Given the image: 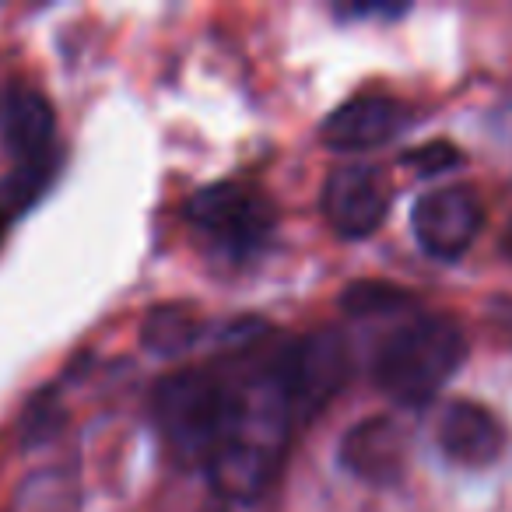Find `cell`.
<instances>
[{
	"mask_svg": "<svg viewBox=\"0 0 512 512\" xmlns=\"http://www.w3.org/2000/svg\"><path fill=\"white\" fill-rule=\"evenodd\" d=\"M235 418V372L232 365L183 369L155 386V421L165 446L183 467L214 460Z\"/></svg>",
	"mask_w": 512,
	"mask_h": 512,
	"instance_id": "obj_1",
	"label": "cell"
},
{
	"mask_svg": "<svg viewBox=\"0 0 512 512\" xmlns=\"http://www.w3.org/2000/svg\"><path fill=\"white\" fill-rule=\"evenodd\" d=\"M467 362L460 323L439 313L414 316L376 351V386L404 407H421Z\"/></svg>",
	"mask_w": 512,
	"mask_h": 512,
	"instance_id": "obj_2",
	"label": "cell"
},
{
	"mask_svg": "<svg viewBox=\"0 0 512 512\" xmlns=\"http://www.w3.org/2000/svg\"><path fill=\"white\" fill-rule=\"evenodd\" d=\"M186 225L211 253L228 264H242L271 242L278 211L249 183H211L186 200Z\"/></svg>",
	"mask_w": 512,
	"mask_h": 512,
	"instance_id": "obj_3",
	"label": "cell"
},
{
	"mask_svg": "<svg viewBox=\"0 0 512 512\" xmlns=\"http://www.w3.org/2000/svg\"><path fill=\"white\" fill-rule=\"evenodd\" d=\"M281 386L292 400L295 421L306 425L334 400L348 379V348L334 330H316L274 351Z\"/></svg>",
	"mask_w": 512,
	"mask_h": 512,
	"instance_id": "obj_4",
	"label": "cell"
},
{
	"mask_svg": "<svg viewBox=\"0 0 512 512\" xmlns=\"http://www.w3.org/2000/svg\"><path fill=\"white\" fill-rule=\"evenodd\" d=\"M484 225V207L470 186H442L418 197L411 211V232L435 260H456L474 246Z\"/></svg>",
	"mask_w": 512,
	"mask_h": 512,
	"instance_id": "obj_5",
	"label": "cell"
},
{
	"mask_svg": "<svg viewBox=\"0 0 512 512\" xmlns=\"http://www.w3.org/2000/svg\"><path fill=\"white\" fill-rule=\"evenodd\" d=\"M390 183L376 165H341L323 186V211L341 239H365L386 218Z\"/></svg>",
	"mask_w": 512,
	"mask_h": 512,
	"instance_id": "obj_6",
	"label": "cell"
},
{
	"mask_svg": "<svg viewBox=\"0 0 512 512\" xmlns=\"http://www.w3.org/2000/svg\"><path fill=\"white\" fill-rule=\"evenodd\" d=\"M407 127V109L393 95L362 92L334 109L323 120L320 137L334 151H369L393 141Z\"/></svg>",
	"mask_w": 512,
	"mask_h": 512,
	"instance_id": "obj_7",
	"label": "cell"
},
{
	"mask_svg": "<svg viewBox=\"0 0 512 512\" xmlns=\"http://www.w3.org/2000/svg\"><path fill=\"white\" fill-rule=\"evenodd\" d=\"M407 432L390 418H365L351 425L341 439L344 470L365 484H397L407 470Z\"/></svg>",
	"mask_w": 512,
	"mask_h": 512,
	"instance_id": "obj_8",
	"label": "cell"
},
{
	"mask_svg": "<svg viewBox=\"0 0 512 512\" xmlns=\"http://www.w3.org/2000/svg\"><path fill=\"white\" fill-rule=\"evenodd\" d=\"M435 442H439L442 456L460 463V467H488L502 456L505 428L477 400H453L442 407Z\"/></svg>",
	"mask_w": 512,
	"mask_h": 512,
	"instance_id": "obj_9",
	"label": "cell"
},
{
	"mask_svg": "<svg viewBox=\"0 0 512 512\" xmlns=\"http://www.w3.org/2000/svg\"><path fill=\"white\" fill-rule=\"evenodd\" d=\"M57 134V113H53L50 99L36 88H11L4 99V141L25 162H39L46 158Z\"/></svg>",
	"mask_w": 512,
	"mask_h": 512,
	"instance_id": "obj_10",
	"label": "cell"
},
{
	"mask_svg": "<svg viewBox=\"0 0 512 512\" xmlns=\"http://www.w3.org/2000/svg\"><path fill=\"white\" fill-rule=\"evenodd\" d=\"M204 320L190 306H155L141 323V344L155 358H179L197 348Z\"/></svg>",
	"mask_w": 512,
	"mask_h": 512,
	"instance_id": "obj_11",
	"label": "cell"
},
{
	"mask_svg": "<svg viewBox=\"0 0 512 512\" xmlns=\"http://www.w3.org/2000/svg\"><path fill=\"white\" fill-rule=\"evenodd\" d=\"M53 162L39 158V162H22L11 176L0 179V218L8 221L11 214H22L39 200V193L50 186Z\"/></svg>",
	"mask_w": 512,
	"mask_h": 512,
	"instance_id": "obj_12",
	"label": "cell"
},
{
	"mask_svg": "<svg viewBox=\"0 0 512 512\" xmlns=\"http://www.w3.org/2000/svg\"><path fill=\"white\" fill-rule=\"evenodd\" d=\"M407 302H411V295L393 285H383V281H358L341 295V309L351 316H383L407 306Z\"/></svg>",
	"mask_w": 512,
	"mask_h": 512,
	"instance_id": "obj_13",
	"label": "cell"
},
{
	"mask_svg": "<svg viewBox=\"0 0 512 512\" xmlns=\"http://www.w3.org/2000/svg\"><path fill=\"white\" fill-rule=\"evenodd\" d=\"M460 162V151L449 141H428L425 148H414L404 155V165H411L418 176H435V172H446Z\"/></svg>",
	"mask_w": 512,
	"mask_h": 512,
	"instance_id": "obj_14",
	"label": "cell"
},
{
	"mask_svg": "<svg viewBox=\"0 0 512 512\" xmlns=\"http://www.w3.org/2000/svg\"><path fill=\"white\" fill-rule=\"evenodd\" d=\"M505 249H509V256H512V225H509V232H505Z\"/></svg>",
	"mask_w": 512,
	"mask_h": 512,
	"instance_id": "obj_15",
	"label": "cell"
},
{
	"mask_svg": "<svg viewBox=\"0 0 512 512\" xmlns=\"http://www.w3.org/2000/svg\"><path fill=\"white\" fill-rule=\"evenodd\" d=\"M204 512H225V509H221V505H207Z\"/></svg>",
	"mask_w": 512,
	"mask_h": 512,
	"instance_id": "obj_16",
	"label": "cell"
},
{
	"mask_svg": "<svg viewBox=\"0 0 512 512\" xmlns=\"http://www.w3.org/2000/svg\"><path fill=\"white\" fill-rule=\"evenodd\" d=\"M0 239H4V218H0Z\"/></svg>",
	"mask_w": 512,
	"mask_h": 512,
	"instance_id": "obj_17",
	"label": "cell"
}]
</instances>
